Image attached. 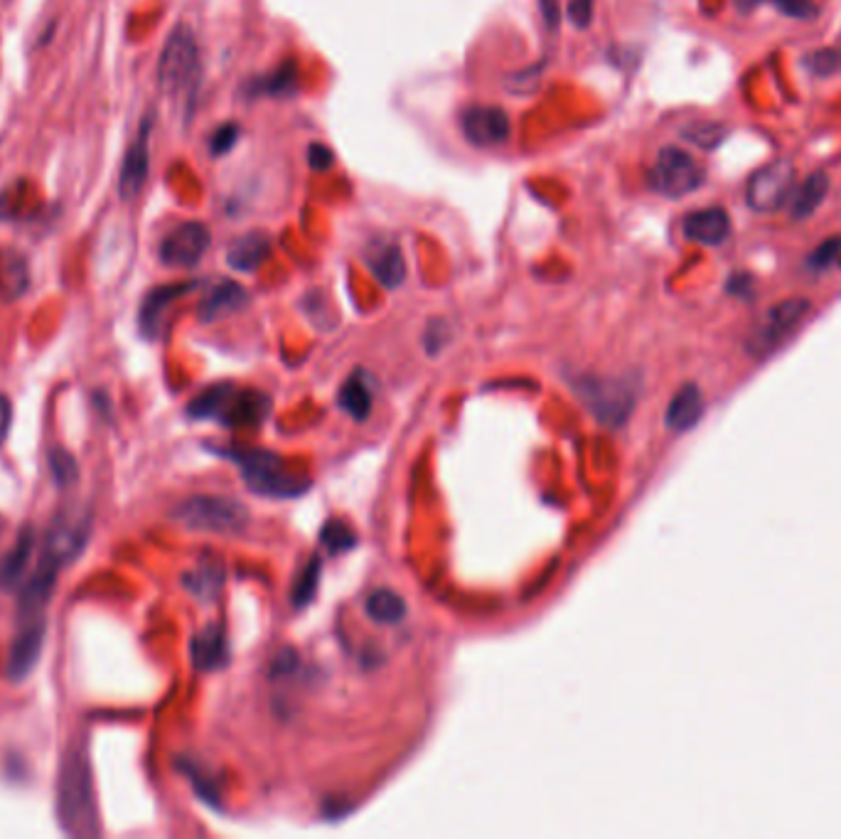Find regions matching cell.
I'll return each instance as SVG.
<instances>
[{
	"label": "cell",
	"mask_w": 841,
	"mask_h": 839,
	"mask_svg": "<svg viewBox=\"0 0 841 839\" xmlns=\"http://www.w3.org/2000/svg\"><path fill=\"white\" fill-rule=\"evenodd\" d=\"M246 298H249L246 291L237 281H217L205 294L203 303H199V311H197L199 321L203 323L222 321V318L242 311L246 306Z\"/></svg>",
	"instance_id": "obj_18"
},
{
	"label": "cell",
	"mask_w": 841,
	"mask_h": 839,
	"mask_svg": "<svg viewBox=\"0 0 841 839\" xmlns=\"http://www.w3.org/2000/svg\"><path fill=\"white\" fill-rule=\"evenodd\" d=\"M33 189H30L27 183H15L10 189H5L0 195V217H23L27 212V207H33Z\"/></svg>",
	"instance_id": "obj_32"
},
{
	"label": "cell",
	"mask_w": 841,
	"mask_h": 839,
	"mask_svg": "<svg viewBox=\"0 0 841 839\" xmlns=\"http://www.w3.org/2000/svg\"><path fill=\"white\" fill-rule=\"evenodd\" d=\"M189 655H193V665L203 673H215L222 670V667L229 663V643H227V633L219 623H209L203 628L195 637L193 645H189Z\"/></svg>",
	"instance_id": "obj_16"
},
{
	"label": "cell",
	"mask_w": 841,
	"mask_h": 839,
	"mask_svg": "<svg viewBox=\"0 0 841 839\" xmlns=\"http://www.w3.org/2000/svg\"><path fill=\"white\" fill-rule=\"evenodd\" d=\"M268 254H272V239L264 232H249L237 237L232 244L227 249V264L234 268V272H244L252 274L262 266Z\"/></svg>",
	"instance_id": "obj_21"
},
{
	"label": "cell",
	"mask_w": 841,
	"mask_h": 839,
	"mask_svg": "<svg viewBox=\"0 0 841 839\" xmlns=\"http://www.w3.org/2000/svg\"><path fill=\"white\" fill-rule=\"evenodd\" d=\"M10 424H13V404H10V399L0 392V448H3L5 438L10 434Z\"/></svg>",
	"instance_id": "obj_43"
},
{
	"label": "cell",
	"mask_w": 841,
	"mask_h": 839,
	"mask_svg": "<svg viewBox=\"0 0 841 839\" xmlns=\"http://www.w3.org/2000/svg\"><path fill=\"white\" fill-rule=\"evenodd\" d=\"M33 554H35V532L30 527H25L15 539V544L0 556V588L13 591V588L20 586Z\"/></svg>",
	"instance_id": "obj_22"
},
{
	"label": "cell",
	"mask_w": 841,
	"mask_h": 839,
	"mask_svg": "<svg viewBox=\"0 0 841 839\" xmlns=\"http://www.w3.org/2000/svg\"><path fill=\"white\" fill-rule=\"evenodd\" d=\"M367 266L375 278L389 291H394L404 284L406 262L404 252L394 242H375L367 249Z\"/></svg>",
	"instance_id": "obj_17"
},
{
	"label": "cell",
	"mask_w": 841,
	"mask_h": 839,
	"mask_svg": "<svg viewBox=\"0 0 841 839\" xmlns=\"http://www.w3.org/2000/svg\"><path fill=\"white\" fill-rule=\"evenodd\" d=\"M209 242H212V234H209L207 225L183 222L173 232L165 234L163 242H160L158 256L170 268H193L207 254Z\"/></svg>",
	"instance_id": "obj_11"
},
{
	"label": "cell",
	"mask_w": 841,
	"mask_h": 839,
	"mask_svg": "<svg viewBox=\"0 0 841 839\" xmlns=\"http://www.w3.org/2000/svg\"><path fill=\"white\" fill-rule=\"evenodd\" d=\"M446 337H448V327H446V323H440V321L430 323V325H428V331H426V337H424V343H426V347H428V353H430V355H436L438 349H443Z\"/></svg>",
	"instance_id": "obj_40"
},
{
	"label": "cell",
	"mask_w": 841,
	"mask_h": 839,
	"mask_svg": "<svg viewBox=\"0 0 841 839\" xmlns=\"http://www.w3.org/2000/svg\"><path fill=\"white\" fill-rule=\"evenodd\" d=\"M365 608H367V616L372 618L375 623H384V625L402 623L406 616L404 598L396 591H392V588H377V591L369 594Z\"/></svg>",
	"instance_id": "obj_26"
},
{
	"label": "cell",
	"mask_w": 841,
	"mask_h": 839,
	"mask_svg": "<svg viewBox=\"0 0 841 839\" xmlns=\"http://www.w3.org/2000/svg\"><path fill=\"white\" fill-rule=\"evenodd\" d=\"M57 820L72 837H96L99 811L94 793V775L87 748L74 744L62 758L57 778Z\"/></svg>",
	"instance_id": "obj_1"
},
{
	"label": "cell",
	"mask_w": 841,
	"mask_h": 839,
	"mask_svg": "<svg viewBox=\"0 0 841 839\" xmlns=\"http://www.w3.org/2000/svg\"><path fill=\"white\" fill-rule=\"evenodd\" d=\"M320 572H323L320 556H310V562L303 566V572H300V576L296 578V586H293V604L298 608H303L313 601V596L318 591V584H320Z\"/></svg>",
	"instance_id": "obj_31"
},
{
	"label": "cell",
	"mask_w": 841,
	"mask_h": 839,
	"mask_svg": "<svg viewBox=\"0 0 841 839\" xmlns=\"http://www.w3.org/2000/svg\"><path fill=\"white\" fill-rule=\"evenodd\" d=\"M372 402L375 389L365 372H355L339 389V409L353 416L355 422H365L372 412Z\"/></svg>",
	"instance_id": "obj_24"
},
{
	"label": "cell",
	"mask_w": 841,
	"mask_h": 839,
	"mask_svg": "<svg viewBox=\"0 0 841 839\" xmlns=\"http://www.w3.org/2000/svg\"><path fill=\"white\" fill-rule=\"evenodd\" d=\"M27 286V268L23 256L5 254L0 256V294L15 298L25 291Z\"/></svg>",
	"instance_id": "obj_27"
},
{
	"label": "cell",
	"mask_w": 841,
	"mask_h": 839,
	"mask_svg": "<svg viewBox=\"0 0 841 839\" xmlns=\"http://www.w3.org/2000/svg\"><path fill=\"white\" fill-rule=\"evenodd\" d=\"M296 653L293 651H284V653H280V657H278V660H276V665H274V673H290V670H293V667H296Z\"/></svg>",
	"instance_id": "obj_45"
},
{
	"label": "cell",
	"mask_w": 841,
	"mask_h": 839,
	"mask_svg": "<svg viewBox=\"0 0 841 839\" xmlns=\"http://www.w3.org/2000/svg\"><path fill=\"white\" fill-rule=\"evenodd\" d=\"M726 136H728L726 126L718 124V122H699V124H689L687 128H682L684 141L704 148V151H714V148H718L721 143L726 141Z\"/></svg>",
	"instance_id": "obj_29"
},
{
	"label": "cell",
	"mask_w": 841,
	"mask_h": 839,
	"mask_svg": "<svg viewBox=\"0 0 841 839\" xmlns=\"http://www.w3.org/2000/svg\"><path fill=\"white\" fill-rule=\"evenodd\" d=\"M183 586L199 601H212L224 586V566L219 559H205L197 568L183 576Z\"/></svg>",
	"instance_id": "obj_23"
},
{
	"label": "cell",
	"mask_w": 841,
	"mask_h": 839,
	"mask_svg": "<svg viewBox=\"0 0 841 839\" xmlns=\"http://www.w3.org/2000/svg\"><path fill=\"white\" fill-rule=\"evenodd\" d=\"M734 3L740 13H750V10H756L760 3H765V0H734Z\"/></svg>",
	"instance_id": "obj_46"
},
{
	"label": "cell",
	"mask_w": 841,
	"mask_h": 839,
	"mask_svg": "<svg viewBox=\"0 0 841 839\" xmlns=\"http://www.w3.org/2000/svg\"><path fill=\"white\" fill-rule=\"evenodd\" d=\"M704 409L706 406H704V394H701V389L696 384H684L672 396V402H669L665 424L677 434L692 432V428L701 422V416H704Z\"/></svg>",
	"instance_id": "obj_20"
},
{
	"label": "cell",
	"mask_w": 841,
	"mask_h": 839,
	"mask_svg": "<svg viewBox=\"0 0 841 839\" xmlns=\"http://www.w3.org/2000/svg\"><path fill=\"white\" fill-rule=\"evenodd\" d=\"M150 131H153V122L150 116L143 118L138 134L134 138V143L128 146V151L124 156V165H122V175H118V195L124 199H134L140 195L146 180H148V170H150Z\"/></svg>",
	"instance_id": "obj_14"
},
{
	"label": "cell",
	"mask_w": 841,
	"mask_h": 839,
	"mask_svg": "<svg viewBox=\"0 0 841 839\" xmlns=\"http://www.w3.org/2000/svg\"><path fill=\"white\" fill-rule=\"evenodd\" d=\"M839 258H841V237H832L815 249L813 256L807 258V266L813 268V272H827V268L839 264Z\"/></svg>",
	"instance_id": "obj_35"
},
{
	"label": "cell",
	"mask_w": 841,
	"mask_h": 839,
	"mask_svg": "<svg viewBox=\"0 0 841 839\" xmlns=\"http://www.w3.org/2000/svg\"><path fill=\"white\" fill-rule=\"evenodd\" d=\"M726 288H728V294L748 298V296H753V278L746 276V274H734L730 276V281Z\"/></svg>",
	"instance_id": "obj_44"
},
{
	"label": "cell",
	"mask_w": 841,
	"mask_h": 839,
	"mask_svg": "<svg viewBox=\"0 0 841 839\" xmlns=\"http://www.w3.org/2000/svg\"><path fill=\"white\" fill-rule=\"evenodd\" d=\"M460 131H463L465 141L475 148H493L503 146L512 126H509V116L505 108L499 106H468L460 114Z\"/></svg>",
	"instance_id": "obj_13"
},
{
	"label": "cell",
	"mask_w": 841,
	"mask_h": 839,
	"mask_svg": "<svg viewBox=\"0 0 841 839\" xmlns=\"http://www.w3.org/2000/svg\"><path fill=\"white\" fill-rule=\"evenodd\" d=\"M49 471H53L57 485L67 487L69 483H74L79 475L77 458L69 451H65V448H53V451H49Z\"/></svg>",
	"instance_id": "obj_33"
},
{
	"label": "cell",
	"mask_w": 841,
	"mask_h": 839,
	"mask_svg": "<svg viewBox=\"0 0 841 839\" xmlns=\"http://www.w3.org/2000/svg\"><path fill=\"white\" fill-rule=\"evenodd\" d=\"M594 10H596L594 0H571V3H568L571 23H574L576 27H580V30L588 27L590 20H594Z\"/></svg>",
	"instance_id": "obj_39"
},
{
	"label": "cell",
	"mask_w": 841,
	"mask_h": 839,
	"mask_svg": "<svg viewBox=\"0 0 841 839\" xmlns=\"http://www.w3.org/2000/svg\"><path fill=\"white\" fill-rule=\"evenodd\" d=\"M308 161H310V165H313V170H318L320 173V170H327L330 165H333L335 158H333V153H330V148H325L323 143H313L308 148Z\"/></svg>",
	"instance_id": "obj_42"
},
{
	"label": "cell",
	"mask_w": 841,
	"mask_h": 839,
	"mask_svg": "<svg viewBox=\"0 0 841 839\" xmlns=\"http://www.w3.org/2000/svg\"><path fill=\"white\" fill-rule=\"evenodd\" d=\"M320 542H323V547L330 554H343V552H349V549H355L357 535L347 522L330 519V522L323 527V532H320Z\"/></svg>",
	"instance_id": "obj_30"
},
{
	"label": "cell",
	"mask_w": 841,
	"mask_h": 839,
	"mask_svg": "<svg viewBox=\"0 0 841 839\" xmlns=\"http://www.w3.org/2000/svg\"><path fill=\"white\" fill-rule=\"evenodd\" d=\"M180 768H183V773L189 778V781H193L197 795L203 797V801H205L207 805H217V803H219V791H217V785H215L212 778H209V775L203 771V768L195 766V763H189V761L180 763Z\"/></svg>",
	"instance_id": "obj_34"
},
{
	"label": "cell",
	"mask_w": 841,
	"mask_h": 839,
	"mask_svg": "<svg viewBox=\"0 0 841 839\" xmlns=\"http://www.w3.org/2000/svg\"><path fill=\"white\" fill-rule=\"evenodd\" d=\"M89 522H92V519L82 513L57 515L49 532L45 535L39 562L53 564L59 572H62L67 564H72L74 559L84 552L89 535H92V525Z\"/></svg>",
	"instance_id": "obj_10"
},
{
	"label": "cell",
	"mask_w": 841,
	"mask_h": 839,
	"mask_svg": "<svg viewBox=\"0 0 841 839\" xmlns=\"http://www.w3.org/2000/svg\"><path fill=\"white\" fill-rule=\"evenodd\" d=\"M539 3V13L544 18V25L549 33H556L561 25V5L558 0H537Z\"/></svg>",
	"instance_id": "obj_41"
},
{
	"label": "cell",
	"mask_w": 841,
	"mask_h": 839,
	"mask_svg": "<svg viewBox=\"0 0 841 839\" xmlns=\"http://www.w3.org/2000/svg\"><path fill=\"white\" fill-rule=\"evenodd\" d=\"M296 87H298V67L288 59V62H284L276 69V72L258 79L256 92L268 94V96H286L290 92H296Z\"/></svg>",
	"instance_id": "obj_28"
},
{
	"label": "cell",
	"mask_w": 841,
	"mask_h": 839,
	"mask_svg": "<svg viewBox=\"0 0 841 839\" xmlns=\"http://www.w3.org/2000/svg\"><path fill=\"white\" fill-rule=\"evenodd\" d=\"M199 79V49L193 30L177 25L170 33L168 43L160 53L158 84L170 96H185L193 102Z\"/></svg>",
	"instance_id": "obj_3"
},
{
	"label": "cell",
	"mask_w": 841,
	"mask_h": 839,
	"mask_svg": "<svg viewBox=\"0 0 841 839\" xmlns=\"http://www.w3.org/2000/svg\"><path fill=\"white\" fill-rule=\"evenodd\" d=\"M827 193H829V177H827V173L809 175L805 180V185L795 193L793 207H790V215H793V219H797V222H803V219H809V217L817 212L819 207H822V203L827 199Z\"/></svg>",
	"instance_id": "obj_25"
},
{
	"label": "cell",
	"mask_w": 841,
	"mask_h": 839,
	"mask_svg": "<svg viewBox=\"0 0 841 839\" xmlns=\"http://www.w3.org/2000/svg\"><path fill=\"white\" fill-rule=\"evenodd\" d=\"M272 402L256 389H237L232 384H215L199 392L187 406L193 418H209L227 428H252L264 424Z\"/></svg>",
	"instance_id": "obj_2"
},
{
	"label": "cell",
	"mask_w": 841,
	"mask_h": 839,
	"mask_svg": "<svg viewBox=\"0 0 841 839\" xmlns=\"http://www.w3.org/2000/svg\"><path fill=\"white\" fill-rule=\"evenodd\" d=\"M773 5L780 13L793 20H809L817 15L815 0H773Z\"/></svg>",
	"instance_id": "obj_38"
},
{
	"label": "cell",
	"mask_w": 841,
	"mask_h": 839,
	"mask_svg": "<svg viewBox=\"0 0 841 839\" xmlns=\"http://www.w3.org/2000/svg\"><path fill=\"white\" fill-rule=\"evenodd\" d=\"M684 237L694 244L721 246L730 237V217L726 209L706 207L684 217Z\"/></svg>",
	"instance_id": "obj_15"
},
{
	"label": "cell",
	"mask_w": 841,
	"mask_h": 839,
	"mask_svg": "<svg viewBox=\"0 0 841 839\" xmlns=\"http://www.w3.org/2000/svg\"><path fill=\"white\" fill-rule=\"evenodd\" d=\"M805 65L813 69V72L817 77H827V74H834L837 69L841 67V53L839 49H819V53L809 55L805 59Z\"/></svg>",
	"instance_id": "obj_36"
},
{
	"label": "cell",
	"mask_w": 841,
	"mask_h": 839,
	"mask_svg": "<svg viewBox=\"0 0 841 839\" xmlns=\"http://www.w3.org/2000/svg\"><path fill=\"white\" fill-rule=\"evenodd\" d=\"M793 185L795 165L785 161V158H777V161L763 165L750 175L746 185V203L753 212L760 215L777 212L780 207H785L790 195H793Z\"/></svg>",
	"instance_id": "obj_9"
},
{
	"label": "cell",
	"mask_w": 841,
	"mask_h": 839,
	"mask_svg": "<svg viewBox=\"0 0 841 839\" xmlns=\"http://www.w3.org/2000/svg\"><path fill=\"white\" fill-rule=\"evenodd\" d=\"M222 456L232 458L242 471L246 487L256 495L266 497H296L308 491V483L293 478L280 458L272 451H254V448H237V451H222Z\"/></svg>",
	"instance_id": "obj_4"
},
{
	"label": "cell",
	"mask_w": 841,
	"mask_h": 839,
	"mask_svg": "<svg viewBox=\"0 0 841 839\" xmlns=\"http://www.w3.org/2000/svg\"><path fill=\"white\" fill-rule=\"evenodd\" d=\"M809 311H813V303L807 298H790V301L773 306L746 337V349L758 359L770 357L793 337Z\"/></svg>",
	"instance_id": "obj_8"
},
{
	"label": "cell",
	"mask_w": 841,
	"mask_h": 839,
	"mask_svg": "<svg viewBox=\"0 0 841 839\" xmlns=\"http://www.w3.org/2000/svg\"><path fill=\"white\" fill-rule=\"evenodd\" d=\"M195 288V284H170V286H160L153 288L146 296L143 306H140V315H138V325L140 333L148 337H155L160 331V323H163V315L170 306H173L177 298H183Z\"/></svg>",
	"instance_id": "obj_19"
},
{
	"label": "cell",
	"mask_w": 841,
	"mask_h": 839,
	"mask_svg": "<svg viewBox=\"0 0 841 839\" xmlns=\"http://www.w3.org/2000/svg\"><path fill=\"white\" fill-rule=\"evenodd\" d=\"M574 389L588 412L610 428L623 426L635 409V389L620 379L578 377Z\"/></svg>",
	"instance_id": "obj_6"
},
{
	"label": "cell",
	"mask_w": 841,
	"mask_h": 839,
	"mask_svg": "<svg viewBox=\"0 0 841 839\" xmlns=\"http://www.w3.org/2000/svg\"><path fill=\"white\" fill-rule=\"evenodd\" d=\"M45 633H47L45 616L20 618V628L8 655V677L13 679V682H23V679L37 667L39 655H43V647H45Z\"/></svg>",
	"instance_id": "obj_12"
},
{
	"label": "cell",
	"mask_w": 841,
	"mask_h": 839,
	"mask_svg": "<svg viewBox=\"0 0 841 839\" xmlns=\"http://www.w3.org/2000/svg\"><path fill=\"white\" fill-rule=\"evenodd\" d=\"M173 517L195 532L242 535L249 527V509L222 495H195L175 507Z\"/></svg>",
	"instance_id": "obj_5"
},
{
	"label": "cell",
	"mask_w": 841,
	"mask_h": 839,
	"mask_svg": "<svg viewBox=\"0 0 841 839\" xmlns=\"http://www.w3.org/2000/svg\"><path fill=\"white\" fill-rule=\"evenodd\" d=\"M647 183L657 195L679 199L696 193L706 183V170L692 153L677 146H667L659 151L657 161L649 168Z\"/></svg>",
	"instance_id": "obj_7"
},
{
	"label": "cell",
	"mask_w": 841,
	"mask_h": 839,
	"mask_svg": "<svg viewBox=\"0 0 841 839\" xmlns=\"http://www.w3.org/2000/svg\"><path fill=\"white\" fill-rule=\"evenodd\" d=\"M239 134H242V128H239L237 124H222L212 134V138H209V151H212V156L229 153L237 146Z\"/></svg>",
	"instance_id": "obj_37"
}]
</instances>
